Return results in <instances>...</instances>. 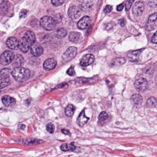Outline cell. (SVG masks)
<instances>
[{
	"mask_svg": "<svg viewBox=\"0 0 157 157\" xmlns=\"http://www.w3.org/2000/svg\"><path fill=\"white\" fill-rule=\"evenodd\" d=\"M30 71L22 67H17L12 71V75L14 78L18 82H24L29 78Z\"/></svg>",
	"mask_w": 157,
	"mask_h": 157,
	"instance_id": "1",
	"label": "cell"
},
{
	"mask_svg": "<svg viewBox=\"0 0 157 157\" xmlns=\"http://www.w3.org/2000/svg\"><path fill=\"white\" fill-rule=\"evenodd\" d=\"M56 20L51 17L46 16L40 19V26L45 30L48 31L53 30L56 27Z\"/></svg>",
	"mask_w": 157,
	"mask_h": 157,
	"instance_id": "2",
	"label": "cell"
},
{
	"mask_svg": "<svg viewBox=\"0 0 157 157\" xmlns=\"http://www.w3.org/2000/svg\"><path fill=\"white\" fill-rule=\"evenodd\" d=\"M14 58L15 55L13 52L6 51L0 56V64L4 66L8 65L13 60Z\"/></svg>",
	"mask_w": 157,
	"mask_h": 157,
	"instance_id": "3",
	"label": "cell"
},
{
	"mask_svg": "<svg viewBox=\"0 0 157 157\" xmlns=\"http://www.w3.org/2000/svg\"><path fill=\"white\" fill-rule=\"evenodd\" d=\"M77 48L75 47H71L68 48L62 56L63 59L65 62L71 60L77 55Z\"/></svg>",
	"mask_w": 157,
	"mask_h": 157,
	"instance_id": "4",
	"label": "cell"
},
{
	"mask_svg": "<svg viewBox=\"0 0 157 157\" xmlns=\"http://www.w3.org/2000/svg\"><path fill=\"white\" fill-rule=\"evenodd\" d=\"M148 83L145 78H140L136 80L134 86L136 89L139 92H144L148 87Z\"/></svg>",
	"mask_w": 157,
	"mask_h": 157,
	"instance_id": "5",
	"label": "cell"
},
{
	"mask_svg": "<svg viewBox=\"0 0 157 157\" xmlns=\"http://www.w3.org/2000/svg\"><path fill=\"white\" fill-rule=\"evenodd\" d=\"M145 9L144 3L142 1H138L132 7V13L134 15L139 17L142 15Z\"/></svg>",
	"mask_w": 157,
	"mask_h": 157,
	"instance_id": "6",
	"label": "cell"
},
{
	"mask_svg": "<svg viewBox=\"0 0 157 157\" xmlns=\"http://www.w3.org/2000/svg\"><path fill=\"white\" fill-rule=\"evenodd\" d=\"M82 11L78 6H73L69 8L68 14L69 17L73 19H78L81 16Z\"/></svg>",
	"mask_w": 157,
	"mask_h": 157,
	"instance_id": "7",
	"label": "cell"
},
{
	"mask_svg": "<svg viewBox=\"0 0 157 157\" xmlns=\"http://www.w3.org/2000/svg\"><path fill=\"white\" fill-rule=\"evenodd\" d=\"M143 50H137L131 52L127 55L128 59L132 62H138L142 59V52Z\"/></svg>",
	"mask_w": 157,
	"mask_h": 157,
	"instance_id": "8",
	"label": "cell"
},
{
	"mask_svg": "<svg viewBox=\"0 0 157 157\" xmlns=\"http://www.w3.org/2000/svg\"><path fill=\"white\" fill-rule=\"evenodd\" d=\"M30 52L31 54L34 57H39L43 53V48L39 43L38 42H35L33 45H31Z\"/></svg>",
	"mask_w": 157,
	"mask_h": 157,
	"instance_id": "9",
	"label": "cell"
},
{
	"mask_svg": "<svg viewBox=\"0 0 157 157\" xmlns=\"http://www.w3.org/2000/svg\"><path fill=\"white\" fill-rule=\"evenodd\" d=\"M110 121V117L106 112L102 111L99 115L98 124L103 126L109 123Z\"/></svg>",
	"mask_w": 157,
	"mask_h": 157,
	"instance_id": "10",
	"label": "cell"
},
{
	"mask_svg": "<svg viewBox=\"0 0 157 157\" xmlns=\"http://www.w3.org/2000/svg\"><path fill=\"white\" fill-rule=\"evenodd\" d=\"M157 19V13H155L149 16L147 23L146 25V29L151 31L155 28V24Z\"/></svg>",
	"mask_w": 157,
	"mask_h": 157,
	"instance_id": "11",
	"label": "cell"
},
{
	"mask_svg": "<svg viewBox=\"0 0 157 157\" xmlns=\"http://www.w3.org/2000/svg\"><path fill=\"white\" fill-rule=\"evenodd\" d=\"M95 60V57L92 54H88L85 55L80 60V63L82 66L86 67L92 64Z\"/></svg>",
	"mask_w": 157,
	"mask_h": 157,
	"instance_id": "12",
	"label": "cell"
},
{
	"mask_svg": "<svg viewBox=\"0 0 157 157\" xmlns=\"http://www.w3.org/2000/svg\"><path fill=\"white\" fill-rule=\"evenodd\" d=\"M19 41L14 37L9 38L6 41V45L9 48L17 50L18 48Z\"/></svg>",
	"mask_w": 157,
	"mask_h": 157,
	"instance_id": "13",
	"label": "cell"
},
{
	"mask_svg": "<svg viewBox=\"0 0 157 157\" xmlns=\"http://www.w3.org/2000/svg\"><path fill=\"white\" fill-rule=\"evenodd\" d=\"M90 22H91V19L89 17H84L78 21L77 24V26L80 29H85L89 25Z\"/></svg>",
	"mask_w": 157,
	"mask_h": 157,
	"instance_id": "14",
	"label": "cell"
},
{
	"mask_svg": "<svg viewBox=\"0 0 157 157\" xmlns=\"http://www.w3.org/2000/svg\"><path fill=\"white\" fill-rule=\"evenodd\" d=\"M57 62L54 59H48L43 63V67L47 71H51L56 67Z\"/></svg>",
	"mask_w": 157,
	"mask_h": 157,
	"instance_id": "15",
	"label": "cell"
},
{
	"mask_svg": "<svg viewBox=\"0 0 157 157\" xmlns=\"http://www.w3.org/2000/svg\"><path fill=\"white\" fill-rule=\"evenodd\" d=\"M69 40L74 43H78L82 41L83 37L81 33L78 32H72L69 37Z\"/></svg>",
	"mask_w": 157,
	"mask_h": 157,
	"instance_id": "16",
	"label": "cell"
},
{
	"mask_svg": "<svg viewBox=\"0 0 157 157\" xmlns=\"http://www.w3.org/2000/svg\"><path fill=\"white\" fill-rule=\"evenodd\" d=\"M29 44L26 39L24 37L19 41L18 48L24 52H27L29 50Z\"/></svg>",
	"mask_w": 157,
	"mask_h": 157,
	"instance_id": "17",
	"label": "cell"
},
{
	"mask_svg": "<svg viewBox=\"0 0 157 157\" xmlns=\"http://www.w3.org/2000/svg\"><path fill=\"white\" fill-rule=\"evenodd\" d=\"M89 118L87 117L85 114V111L83 110L78 115L77 120V123L80 127H83L87 123Z\"/></svg>",
	"mask_w": 157,
	"mask_h": 157,
	"instance_id": "18",
	"label": "cell"
},
{
	"mask_svg": "<svg viewBox=\"0 0 157 157\" xmlns=\"http://www.w3.org/2000/svg\"><path fill=\"white\" fill-rule=\"evenodd\" d=\"M22 143L26 146H34L42 144L43 141L40 139L25 138L23 139Z\"/></svg>",
	"mask_w": 157,
	"mask_h": 157,
	"instance_id": "19",
	"label": "cell"
},
{
	"mask_svg": "<svg viewBox=\"0 0 157 157\" xmlns=\"http://www.w3.org/2000/svg\"><path fill=\"white\" fill-rule=\"evenodd\" d=\"M2 101L6 107H11L16 103V100L14 98L9 96H5L2 98Z\"/></svg>",
	"mask_w": 157,
	"mask_h": 157,
	"instance_id": "20",
	"label": "cell"
},
{
	"mask_svg": "<svg viewBox=\"0 0 157 157\" xmlns=\"http://www.w3.org/2000/svg\"><path fill=\"white\" fill-rule=\"evenodd\" d=\"M78 147L75 145L74 143H72L70 144H64L60 146V149L62 151L64 152H67V151H76L77 150Z\"/></svg>",
	"mask_w": 157,
	"mask_h": 157,
	"instance_id": "21",
	"label": "cell"
},
{
	"mask_svg": "<svg viewBox=\"0 0 157 157\" xmlns=\"http://www.w3.org/2000/svg\"><path fill=\"white\" fill-rule=\"evenodd\" d=\"M25 37L29 43V45H32L36 42V36L32 31L29 30L25 34Z\"/></svg>",
	"mask_w": 157,
	"mask_h": 157,
	"instance_id": "22",
	"label": "cell"
},
{
	"mask_svg": "<svg viewBox=\"0 0 157 157\" xmlns=\"http://www.w3.org/2000/svg\"><path fill=\"white\" fill-rule=\"evenodd\" d=\"M13 60V65L14 66L15 68L20 67L24 63V61H25L23 56L20 54L16 55V56L15 57Z\"/></svg>",
	"mask_w": 157,
	"mask_h": 157,
	"instance_id": "23",
	"label": "cell"
},
{
	"mask_svg": "<svg viewBox=\"0 0 157 157\" xmlns=\"http://www.w3.org/2000/svg\"><path fill=\"white\" fill-rule=\"evenodd\" d=\"M67 34V31L63 28L58 29L55 32V36L59 39L63 38L66 36Z\"/></svg>",
	"mask_w": 157,
	"mask_h": 157,
	"instance_id": "24",
	"label": "cell"
},
{
	"mask_svg": "<svg viewBox=\"0 0 157 157\" xmlns=\"http://www.w3.org/2000/svg\"><path fill=\"white\" fill-rule=\"evenodd\" d=\"M126 62V59L124 58H117L113 59L111 63L112 66H119L123 65Z\"/></svg>",
	"mask_w": 157,
	"mask_h": 157,
	"instance_id": "25",
	"label": "cell"
},
{
	"mask_svg": "<svg viewBox=\"0 0 157 157\" xmlns=\"http://www.w3.org/2000/svg\"><path fill=\"white\" fill-rule=\"evenodd\" d=\"M132 100L136 105H140L143 102V97L140 94H135L132 96Z\"/></svg>",
	"mask_w": 157,
	"mask_h": 157,
	"instance_id": "26",
	"label": "cell"
},
{
	"mask_svg": "<svg viewBox=\"0 0 157 157\" xmlns=\"http://www.w3.org/2000/svg\"><path fill=\"white\" fill-rule=\"evenodd\" d=\"M75 108L72 104H69L65 109V114L69 117H72L74 114Z\"/></svg>",
	"mask_w": 157,
	"mask_h": 157,
	"instance_id": "27",
	"label": "cell"
},
{
	"mask_svg": "<svg viewBox=\"0 0 157 157\" xmlns=\"http://www.w3.org/2000/svg\"><path fill=\"white\" fill-rule=\"evenodd\" d=\"M147 106L148 108H153L157 105V100L155 97H151L147 99Z\"/></svg>",
	"mask_w": 157,
	"mask_h": 157,
	"instance_id": "28",
	"label": "cell"
},
{
	"mask_svg": "<svg viewBox=\"0 0 157 157\" xmlns=\"http://www.w3.org/2000/svg\"><path fill=\"white\" fill-rule=\"evenodd\" d=\"M11 84L9 78H2L0 79V89L7 86Z\"/></svg>",
	"mask_w": 157,
	"mask_h": 157,
	"instance_id": "29",
	"label": "cell"
},
{
	"mask_svg": "<svg viewBox=\"0 0 157 157\" xmlns=\"http://www.w3.org/2000/svg\"><path fill=\"white\" fill-rule=\"evenodd\" d=\"M11 70L8 68L2 69L0 71V77L2 78H9V75L11 73Z\"/></svg>",
	"mask_w": 157,
	"mask_h": 157,
	"instance_id": "30",
	"label": "cell"
},
{
	"mask_svg": "<svg viewBox=\"0 0 157 157\" xmlns=\"http://www.w3.org/2000/svg\"><path fill=\"white\" fill-rule=\"evenodd\" d=\"M46 129H47V131L50 133H53L55 130V126L52 123H49L46 125Z\"/></svg>",
	"mask_w": 157,
	"mask_h": 157,
	"instance_id": "31",
	"label": "cell"
},
{
	"mask_svg": "<svg viewBox=\"0 0 157 157\" xmlns=\"http://www.w3.org/2000/svg\"><path fill=\"white\" fill-rule=\"evenodd\" d=\"M90 1H88L87 0L85 1V2L82 3L81 5V9H83V10H86L87 8H89L90 6Z\"/></svg>",
	"mask_w": 157,
	"mask_h": 157,
	"instance_id": "32",
	"label": "cell"
},
{
	"mask_svg": "<svg viewBox=\"0 0 157 157\" xmlns=\"http://www.w3.org/2000/svg\"><path fill=\"white\" fill-rule=\"evenodd\" d=\"M64 2L65 0H52V4L56 6L62 5Z\"/></svg>",
	"mask_w": 157,
	"mask_h": 157,
	"instance_id": "33",
	"label": "cell"
},
{
	"mask_svg": "<svg viewBox=\"0 0 157 157\" xmlns=\"http://www.w3.org/2000/svg\"><path fill=\"white\" fill-rule=\"evenodd\" d=\"M67 73L70 76H73L75 75V71L74 66H71L67 71Z\"/></svg>",
	"mask_w": 157,
	"mask_h": 157,
	"instance_id": "34",
	"label": "cell"
},
{
	"mask_svg": "<svg viewBox=\"0 0 157 157\" xmlns=\"http://www.w3.org/2000/svg\"><path fill=\"white\" fill-rule=\"evenodd\" d=\"M148 5L152 8L157 7V0H148Z\"/></svg>",
	"mask_w": 157,
	"mask_h": 157,
	"instance_id": "35",
	"label": "cell"
},
{
	"mask_svg": "<svg viewBox=\"0 0 157 157\" xmlns=\"http://www.w3.org/2000/svg\"><path fill=\"white\" fill-rule=\"evenodd\" d=\"M134 1V0H126V4H125V9L126 11H129L130 10Z\"/></svg>",
	"mask_w": 157,
	"mask_h": 157,
	"instance_id": "36",
	"label": "cell"
},
{
	"mask_svg": "<svg viewBox=\"0 0 157 157\" xmlns=\"http://www.w3.org/2000/svg\"><path fill=\"white\" fill-rule=\"evenodd\" d=\"M7 4L6 2H3L2 3V4L1 5V6H0V9L2 12L3 11H6L7 9Z\"/></svg>",
	"mask_w": 157,
	"mask_h": 157,
	"instance_id": "37",
	"label": "cell"
},
{
	"mask_svg": "<svg viewBox=\"0 0 157 157\" xmlns=\"http://www.w3.org/2000/svg\"><path fill=\"white\" fill-rule=\"evenodd\" d=\"M27 14V11L26 9H23L19 13V17L20 18H25L26 17Z\"/></svg>",
	"mask_w": 157,
	"mask_h": 157,
	"instance_id": "38",
	"label": "cell"
},
{
	"mask_svg": "<svg viewBox=\"0 0 157 157\" xmlns=\"http://www.w3.org/2000/svg\"><path fill=\"white\" fill-rule=\"evenodd\" d=\"M113 7L111 6L107 5L105 6L104 9V12L105 13H109L112 11Z\"/></svg>",
	"mask_w": 157,
	"mask_h": 157,
	"instance_id": "39",
	"label": "cell"
},
{
	"mask_svg": "<svg viewBox=\"0 0 157 157\" xmlns=\"http://www.w3.org/2000/svg\"><path fill=\"white\" fill-rule=\"evenodd\" d=\"M152 42L157 44V31L153 35L152 38Z\"/></svg>",
	"mask_w": 157,
	"mask_h": 157,
	"instance_id": "40",
	"label": "cell"
},
{
	"mask_svg": "<svg viewBox=\"0 0 157 157\" xmlns=\"http://www.w3.org/2000/svg\"><path fill=\"white\" fill-rule=\"evenodd\" d=\"M113 26L112 23H108L105 25V29L107 30H109V29H111Z\"/></svg>",
	"mask_w": 157,
	"mask_h": 157,
	"instance_id": "41",
	"label": "cell"
},
{
	"mask_svg": "<svg viewBox=\"0 0 157 157\" xmlns=\"http://www.w3.org/2000/svg\"><path fill=\"white\" fill-rule=\"evenodd\" d=\"M119 23H120L121 26H124L125 25V24H126V20H125V19H124V18H123V19H120V20H119Z\"/></svg>",
	"mask_w": 157,
	"mask_h": 157,
	"instance_id": "42",
	"label": "cell"
},
{
	"mask_svg": "<svg viewBox=\"0 0 157 157\" xmlns=\"http://www.w3.org/2000/svg\"><path fill=\"white\" fill-rule=\"evenodd\" d=\"M124 7V5L123 4L119 5L117 7V11H119V12L121 11L122 10H123V9Z\"/></svg>",
	"mask_w": 157,
	"mask_h": 157,
	"instance_id": "43",
	"label": "cell"
},
{
	"mask_svg": "<svg viewBox=\"0 0 157 157\" xmlns=\"http://www.w3.org/2000/svg\"><path fill=\"white\" fill-rule=\"evenodd\" d=\"M62 132L65 135H69L71 133V132L68 129H63L61 130Z\"/></svg>",
	"mask_w": 157,
	"mask_h": 157,
	"instance_id": "44",
	"label": "cell"
},
{
	"mask_svg": "<svg viewBox=\"0 0 157 157\" xmlns=\"http://www.w3.org/2000/svg\"><path fill=\"white\" fill-rule=\"evenodd\" d=\"M20 126H21V127H20V128H19V129H24V128H25V125H24V124H22V125H20Z\"/></svg>",
	"mask_w": 157,
	"mask_h": 157,
	"instance_id": "45",
	"label": "cell"
}]
</instances>
